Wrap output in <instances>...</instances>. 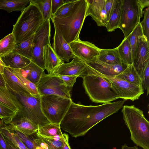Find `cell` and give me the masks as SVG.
I'll return each mask as SVG.
<instances>
[{
  "label": "cell",
  "instance_id": "obj_2",
  "mask_svg": "<svg viewBox=\"0 0 149 149\" xmlns=\"http://www.w3.org/2000/svg\"><path fill=\"white\" fill-rule=\"evenodd\" d=\"M87 8L86 0H77L68 16L51 18L54 28L68 44L79 39V35L86 18Z\"/></svg>",
  "mask_w": 149,
  "mask_h": 149
},
{
  "label": "cell",
  "instance_id": "obj_39",
  "mask_svg": "<svg viewBox=\"0 0 149 149\" xmlns=\"http://www.w3.org/2000/svg\"><path fill=\"white\" fill-rule=\"evenodd\" d=\"M37 136L53 149H61L63 144V134L61 136H56L47 138H43L38 136Z\"/></svg>",
  "mask_w": 149,
  "mask_h": 149
},
{
  "label": "cell",
  "instance_id": "obj_38",
  "mask_svg": "<svg viewBox=\"0 0 149 149\" xmlns=\"http://www.w3.org/2000/svg\"><path fill=\"white\" fill-rule=\"evenodd\" d=\"M77 0L68 3L64 4L57 10L52 17H64L68 16L72 10Z\"/></svg>",
  "mask_w": 149,
  "mask_h": 149
},
{
  "label": "cell",
  "instance_id": "obj_26",
  "mask_svg": "<svg viewBox=\"0 0 149 149\" xmlns=\"http://www.w3.org/2000/svg\"><path fill=\"white\" fill-rule=\"evenodd\" d=\"M115 77L141 87V78L133 65H127L123 71Z\"/></svg>",
  "mask_w": 149,
  "mask_h": 149
},
{
  "label": "cell",
  "instance_id": "obj_53",
  "mask_svg": "<svg viewBox=\"0 0 149 149\" xmlns=\"http://www.w3.org/2000/svg\"><path fill=\"white\" fill-rule=\"evenodd\" d=\"M0 119H1V118L0 116Z\"/></svg>",
  "mask_w": 149,
  "mask_h": 149
},
{
  "label": "cell",
  "instance_id": "obj_44",
  "mask_svg": "<svg viewBox=\"0 0 149 149\" xmlns=\"http://www.w3.org/2000/svg\"><path fill=\"white\" fill-rule=\"evenodd\" d=\"M64 4V3L63 0H52L51 18L52 17L58 9Z\"/></svg>",
  "mask_w": 149,
  "mask_h": 149
},
{
  "label": "cell",
  "instance_id": "obj_52",
  "mask_svg": "<svg viewBox=\"0 0 149 149\" xmlns=\"http://www.w3.org/2000/svg\"><path fill=\"white\" fill-rule=\"evenodd\" d=\"M75 0H63L64 4L69 3L74 1Z\"/></svg>",
  "mask_w": 149,
  "mask_h": 149
},
{
  "label": "cell",
  "instance_id": "obj_25",
  "mask_svg": "<svg viewBox=\"0 0 149 149\" xmlns=\"http://www.w3.org/2000/svg\"><path fill=\"white\" fill-rule=\"evenodd\" d=\"M0 132L17 149H28L18 136L8 128L2 119L0 120Z\"/></svg>",
  "mask_w": 149,
  "mask_h": 149
},
{
  "label": "cell",
  "instance_id": "obj_31",
  "mask_svg": "<svg viewBox=\"0 0 149 149\" xmlns=\"http://www.w3.org/2000/svg\"><path fill=\"white\" fill-rule=\"evenodd\" d=\"M34 34L26 40L16 45L12 52L19 54L31 60Z\"/></svg>",
  "mask_w": 149,
  "mask_h": 149
},
{
  "label": "cell",
  "instance_id": "obj_41",
  "mask_svg": "<svg viewBox=\"0 0 149 149\" xmlns=\"http://www.w3.org/2000/svg\"><path fill=\"white\" fill-rule=\"evenodd\" d=\"M141 87L144 90H147V96L149 92V63L146 66L141 78Z\"/></svg>",
  "mask_w": 149,
  "mask_h": 149
},
{
  "label": "cell",
  "instance_id": "obj_28",
  "mask_svg": "<svg viewBox=\"0 0 149 149\" xmlns=\"http://www.w3.org/2000/svg\"><path fill=\"white\" fill-rule=\"evenodd\" d=\"M37 135L43 138L61 136L63 133L60 125L50 123L44 126H38Z\"/></svg>",
  "mask_w": 149,
  "mask_h": 149
},
{
  "label": "cell",
  "instance_id": "obj_21",
  "mask_svg": "<svg viewBox=\"0 0 149 149\" xmlns=\"http://www.w3.org/2000/svg\"><path fill=\"white\" fill-rule=\"evenodd\" d=\"M6 67L21 69L29 65L31 60L19 54L12 52L0 57Z\"/></svg>",
  "mask_w": 149,
  "mask_h": 149
},
{
  "label": "cell",
  "instance_id": "obj_49",
  "mask_svg": "<svg viewBox=\"0 0 149 149\" xmlns=\"http://www.w3.org/2000/svg\"><path fill=\"white\" fill-rule=\"evenodd\" d=\"M6 66L5 64L0 58V73L3 74Z\"/></svg>",
  "mask_w": 149,
  "mask_h": 149
},
{
  "label": "cell",
  "instance_id": "obj_50",
  "mask_svg": "<svg viewBox=\"0 0 149 149\" xmlns=\"http://www.w3.org/2000/svg\"><path fill=\"white\" fill-rule=\"evenodd\" d=\"M7 144L9 149H17L14 146L10 143L6 138L4 136Z\"/></svg>",
  "mask_w": 149,
  "mask_h": 149
},
{
  "label": "cell",
  "instance_id": "obj_27",
  "mask_svg": "<svg viewBox=\"0 0 149 149\" xmlns=\"http://www.w3.org/2000/svg\"><path fill=\"white\" fill-rule=\"evenodd\" d=\"M123 0H117L113 11L107 24L106 28L108 32H112L119 28L120 24Z\"/></svg>",
  "mask_w": 149,
  "mask_h": 149
},
{
  "label": "cell",
  "instance_id": "obj_6",
  "mask_svg": "<svg viewBox=\"0 0 149 149\" xmlns=\"http://www.w3.org/2000/svg\"><path fill=\"white\" fill-rule=\"evenodd\" d=\"M40 97L41 109L44 116L50 123L60 125L72 102V99L54 95Z\"/></svg>",
  "mask_w": 149,
  "mask_h": 149
},
{
  "label": "cell",
  "instance_id": "obj_30",
  "mask_svg": "<svg viewBox=\"0 0 149 149\" xmlns=\"http://www.w3.org/2000/svg\"><path fill=\"white\" fill-rule=\"evenodd\" d=\"M29 3V0H0V9L9 13L16 11L22 12Z\"/></svg>",
  "mask_w": 149,
  "mask_h": 149
},
{
  "label": "cell",
  "instance_id": "obj_18",
  "mask_svg": "<svg viewBox=\"0 0 149 149\" xmlns=\"http://www.w3.org/2000/svg\"><path fill=\"white\" fill-rule=\"evenodd\" d=\"M10 123L22 133L29 136L37 131L38 126L27 118L15 116L7 124Z\"/></svg>",
  "mask_w": 149,
  "mask_h": 149
},
{
  "label": "cell",
  "instance_id": "obj_45",
  "mask_svg": "<svg viewBox=\"0 0 149 149\" xmlns=\"http://www.w3.org/2000/svg\"><path fill=\"white\" fill-rule=\"evenodd\" d=\"M33 139L35 143L42 149H53L51 146L44 142L40 138Z\"/></svg>",
  "mask_w": 149,
  "mask_h": 149
},
{
  "label": "cell",
  "instance_id": "obj_24",
  "mask_svg": "<svg viewBox=\"0 0 149 149\" xmlns=\"http://www.w3.org/2000/svg\"><path fill=\"white\" fill-rule=\"evenodd\" d=\"M97 60L111 65H122L123 64L120 57L117 47L111 49H100L99 55Z\"/></svg>",
  "mask_w": 149,
  "mask_h": 149
},
{
  "label": "cell",
  "instance_id": "obj_34",
  "mask_svg": "<svg viewBox=\"0 0 149 149\" xmlns=\"http://www.w3.org/2000/svg\"><path fill=\"white\" fill-rule=\"evenodd\" d=\"M9 68L24 84L30 94L36 97L40 98L36 85L24 77L19 69Z\"/></svg>",
  "mask_w": 149,
  "mask_h": 149
},
{
  "label": "cell",
  "instance_id": "obj_33",
  "mask_svg": "<svg viewBox=\"0 0 149 149\" xmlns=\"http://www.w3.org/2000/svg\"><path fill=\"white\" fill-rule=\"evenodd\" d=\"M29 1L38 9L44 21L50 19L52 0H29Z\"/></svg>",
  "mask_w": 149,
  "mask_h": 149
},
{
  "label": "cell",
  "instance_id": "obj_1",
  "mask_svg": "<svg viewBox=\"0 0 149 149\" xmlns=\"http://www.w3.org/2000/svg\"><path fill=\"white\" fill-rule=\"evenodd\" d=\"M87 65V74L82 77L85 93L91 100L105 103L119 99L110 82L100 73Z\"/></svg>",
  "mask_w": 149,
  "mask_h": 149
},
{
  "label": "cell",
  "instance_id": "obj_20",
  "mask_svg": "<svg viewBox=\"0 0 149 149\" xmlns=\"http://www.w3.org/2000/svg\"><path fill=\"white\" fill-rule=\"evenodd\" d=\"M43 58L45 70L48 74L51 73L58 66L64 62L59 58L51 44H47L44 47Z\"/></svg>",
  "mask_w": 149,
  "mask_h": 149
},
{
  "label": "cell",
  "instance_id": "obj_4",
  "mask_svg": "<svg viewBox=\"0 0 149 149\" xmlns=\"http://www.w3.org/2000/svg\"><path fill=\"white\" fill-rule=\"evenodd\" d=\"M44 21L40 11L33 5H29L21 12L15 24L13 25L12 33L17 45L34 34Z\"/></svg>",
  "mask_w": 149,
  "mask_h": 149
},
{
  "label": "cell",
  "instance_id": "obj_46",
  "mask_svg": "<svg viewBox=\"0 0 149 149\" xmlns=\"http://www.w3.org/2000/svg\"><path fill=\"white\" fill-rule=\"evenodd\" d=\"M63 141L61 149H71L69 143V136L67 134H63Z\"/></svg>",
  "mask_w": 149,
  "mask_h": 149
},
{
  "label": "cell",
  "instance_id": "obj_42",
  "mask_svg": "<svg viewBox=\"0 0 149 149\" xmlns=\"http://www.w3.org/2000/svg\"><path fill=\"white\" fill-rule=\"evenodd\" d=\"M117 0H105V8L108 21L113 11Z\"/></svg>",
  "mask_w": 149,
  "mask_h": 149
},
{
  "label": "cell",
  "instance_id": "obj_14",
  "mask_svg": "<svg viewBox=\"0 0 149 149\" xmlns=\"http://www.w3.org/2000/svg\"><path fill=\"white\" fill-rule=\"evenodd\" d=\"M149 63V42L143 36H140L133 65L141 78Z\"/></svg>",
  "mask_w": 149,
  "mask_h": 149
},
{
  "label": "cell",
  "instance_id": "obj_10",
  "mask_svg": "<svg viewBox=\"0 0 149 149\" xmlns=\"http://www.w3.org/2000/svg\"><path fill=\"white\" fill-rule=\"evenodd\" d=\"M36 87L40 96L54 95L71 99L72 88L67 86L59 76L46 74L44 72Z\"/></svg>",
  "mask_w": 149,
  "mask_h": 149
},
{
  "label": "cell",
  "instance_id": "obj_12",
  "mask_svg": "<svg viewBox=\"0 0 149 149\" xmlns=\"http://www.w3.org/2000/svg\"><path fill=\"white\" fill-rule=\"evenodd\" d=\"M74 56L86 63L97 60L100 48L94 44L80 39L69 44Z\"/></svg>",
  "mask_w": 149,
  "mask_h": 149
},
{
  "label": "cell",
  "instance_id": "obj_15",
  "mask_svg": "<svg viewBox=\"0 0 149 149\" xmlns=\"http://www.w3.org/2000/svg\"><path fill=\"white\" fill-rule=\"evenodd\" d=\"M86 17L91 16L100 26L106 27L108 22L105 8V0H86Z\"/></svg>",
  "mask_w": 149,
  "mask_h": 149
},
{
  "label": "cell",
  "instance_id": "obj_16",
  "mask_svg": "<svg viewBox=\"0 0 149 149\" xmlns=\"http://www.w3.org/2000/svg\"><path fill=\"white\" fill-rule=\"evenodd\" d=\"M53 49L62 61L68 62L74 56L70 45L64 39L60 32L54 28Z\"/></svg>",
  "mask_w": 149,
  "mask_h": 149
},
{
  "label": "cell",
  "instance_id": "obj_35",
  "mask_svg": "<svg viewBox=\"0 0 149 149\" xmlns=\"http://www.w3.org/2000/svg\"><path fill=\"white\" fill-rule=\"evenodd\" d=\"M143 35L142 30L140 23L126 38L131 47L133 61L136 52L139 37Z\"/></svg>",
  "mask_w": 149,
  "mask_h": 149
},
{
  "label": "cell",
  "instance_id": "obj_13",
  "mask_svg": "<svg viewBox=\"0 0 149 149\" xmlns=\"http://www.w3.org/2000/svg\"><path fill=\"white\" fill-rule=\"evenodd\" d=\"M87 72L86 63L74 56L71 62H63L49 74L58 76L71 75L82 77Z\"/></svg>",
  "mask_w": 149,
  "mask_h": 149
},
{
  "label": "cell",
  "instance_id": "obj_51",
  "mask_svg": "<svg viewBox=\"0 0 149 149\" xmlns=\"http://www.w3.org/2000/svg\"><path fill=\"white\" fill-rule=\"evenodd\" d=\"M121 149H139V148L136 146L130 147L125 144L122 146Z\"/></svg>",
  "mask_w": 149,
  "mask_h": 149
},
{
  "label": "cell",
  "instance_id": "obj_22",
  "mask_svg": "<svg viewBox=\"0 0 149 149\" xmlns=\"http://www.w3.org/2000/svg\"><path fill=\"white\" fill-rule=\"evenodd\" d=\"M0 102L16 113L22 110V106L17 98L6 87L0 86Z\"/></svg>",
  "mask_w": 149,
  "mask_h": 149
},
{
  "label": "cell",
  "instance_id": "obj_36",
  "mask_svg": "<svg viewBox=\"0 0 149 149\" xmlns=\"http://www.w3.org/2000/svg\"><path fill=\"white\" fill-rule=\"evenodd\" d=\"M8 128L17 136L28 149H37L38 145L31 135H26L19 131L10 123L6 124Z\"/></svg>",
  "mask_w": 149,
  "mask_h": 149
},
{
  "label": "cell",
  "instance_id": "obj_9",
  "mask_svg": "<svg viewBox=\"0 0 149 149\" xmlns=\"http://www.w3.org/2000/svg\"><path fill=\"white\" fill-rule=\"evenodd\" d=\"M51 24L50 19L44 21L34 33L32 42L31 61L44 70L45 68L43 58L44 47L50 43Z\"/></svg>",
  "mask_w": 149,
  "mask_h": 149
},
{
  "label": "cell",
  "instance_id": "obj_43",
  "mask_svg": "<svg viewBox=\"0 0 149 149\" xmlns=\"http://www.w3.org/2000/svg\"><path fill=\"white\" fill-rule=\"evenodd\" d=\"M63 81L65 85L72 88L74 84L76 82L77 77L75 76L65 75L59 76Z\"/></svg>",
  "mask_w": 149,
  "mask_h": 149
},
{
  "label": "cell",
  "instance_id": "obj_47",
  "mask_svg": "<svg viewBox=\"0 0 149 149\" xmlns=\"http://www.w3.org/2000/svg\"><path fill=\"white\" fill-rule=\"evenodd\" d=\"M0 149H9L5 138L0 132Z\"/></svg>",
  "mask_w": 149,
  "mask_h": 149
},
{
  "label": "cell",
  "instance_id": "obj_48",
  "mask_svg": "<svg viewBox=\"0 0 149 149\" xmlns=\"http://www.w3.org/2000/svg\"><path fill=\"white\" fill-rule=\"evenodd\" d=\"M0 86L6 87L5 80L2 74L0 73Z\"/></svg>",
  "mask_w": 149,
  "mask_h": 149
},
{
  "label": "cell",
  "instance_id": "obj_23",
  "mask_svg": "<svg viewBox=\"0 0 149 149\" xmlns=\"http://www.w3.org/2000/svg\"><path fill=\"white\" fill-rule=\"evenodd\" d=\"M19 69L22 75L36 86L44 72V70L32 61L26 66Z\"/></svg>",
  "mask_w": 149,
  "mask_h": 149
},
{
  "label": "cell",
  "instance_id": "obj_11",
  "mask_svg": "<svg viewBox=\"0 0 149 149\" xmlns=\"http://www.w3.org/2000/svg\"><path fill=\"white\" fill-rule=\"evenodd\" d=\"M102 74L110 82L119 98L125 101L130 100L133 101L138 99L144 93V90L141 86L115 76Z\"/></svg>",
  "mask_w": 149,
  "mask_h": 149
},
{
  "label": "cell",
  "instance_id": "obj_17",
  "mask_svg": "<svg viewBox=\"0 0 149 149\" xmlns=\"http://www.w3.org/2000/svg\"><path fill=\"white\" fill-rule=\"evenodd\" d=\"M86 64L103 75L113 76L119 74L123 71L127 66L124 64L117 65L109 64L97 60Z\"/></svg>",
  "mask_w": 149,
  "mask_h": 149
},
{
  "label": "cell",
  "instance_id": "obj_8",
  "mask_svg": "<svg viewBox=\"0 0 149 149\" xmlns=\"http://www.w3.org/2000/svg\"><path fill=\"white\" fill-rule=\"evenodd\" d=\"M125 100H119L95 105L77 133L76 138L85 135L92 127L107 117L118 111Z\"/></svg>",
  "mask_w": 149,
  "mask_h": 149
},
{
  "label": "cell",
  "instance_id": "obj_40",
  "mask_svg": "<svg viewBox=\"0 0 149 149\" xmlns=\"http://www.w3.org/2000/svg\"><path fill=\"white\" fill-rule=\"evenodd\" d=\"M144 18L140 22L143 35L149 42V7H148L143 11Z\"/></svg>",
  "mask_w": 149,
  "mask_h": 149
},
{
  "label": "cell",
  "instance_id": "obj_3",
  "mask_svg": "<svg viewBox=\"0 0 149 149\" xmlns=\"http://www.w3.org/2000/svg\"><path fill=\"white\" fill-rule=\"evenodd\" d=\"M122 112L125 124L130 133V139L137 146L149 149V122L143 111L134 105H125Z\"/></svg>",
  "mask_w": 149,
  "mask_h": 149
},
{
  "label": "cell",
  "instance_id": "obj_29",
  "mask_svg": "<svg viewBox=\"0 0 149 149\" xmlns=\"http://www.w3.org/2000/svg\"><path fill=\"white\" fill-rule=\"evenodd\" d=\"M117 48L123 63L127 66L133 65L131 48L127 38H124Z\"/></svg>",
  "mask_w": 149,
  "mask_h": 149
},
{
  "label": "cell",
  "instance_id": "obj_7",
  "mask_svg": "<svg viewBox=\"0 0 149 149\" xmlns=\"http://www.w3.org/2000/svg\"><path fill=\"white\" fill-rule=\"evenodd\" d=\"M10 91L22 106V110L17 113L15 116L25 117L38 126L50 123L42 111L40 98L35 97L27 93Z\"/></svg>",
  "mask_w": 149,
  "mask_h": 149
},
{
  "label": "cell",
  "instance_id": "obj_5",
  "mask_svg": "<svg viewBox=\"0 0 149 149\" xmlns=\"http://www.w3.org/2000/svg\"><path fill=\"white\" fill-rule=\"evenodd\" d=\"M148 0H123L121 14L119 27L126 38L140 22L143 9L149 7Z\"/></svg>",
  "mask_w": 149,
  "mask_h": 149
},
{
  "label": "cell",
  "instance_id": "obj_32",
  "mask_svg": "<svg viewBox=\"0 0 149 149\" xmlns=\"http://www.w3.org/2000/svg\"><path fill=\"white\" fill-rule=\"evenodd\" d=\"M16 45L12 33L2 39L0 40V57L12 52Z\"/></svg>",
  "mask_w": 149,
  "mask_h": 149
},
{
  "label": "cell",
  "instance_id": "obj_19",
  "mask_svg": "<svg viewBox=\"0 0 149 149\" xmlns=\"http://www.w3.org/2000/svg\"><path fill=\"white\" fill-rule=\"evenodd\" d=\"M7 88L10 91L27 93L28 91L16 76L9 69L5 67L2 74Z\"/></svg>",
  "mask_w": 149,
  "mask_h": 149
},
{
  "label": "cell",
  "instance_id": "obj_37",
  "mask_svg": "<svg viewBox=\"0 0 149 149\" xmlns=\"http://www.w3.org/2000/svg\"><path fill=\"white\" fill-rule=\"evenodd\" d=\"M16 114L7 106L0 102V116L5 124L10 121Z\"/></svg>",
  "mask_w": 149,
  "mask_h": 149
}]
</instances>
